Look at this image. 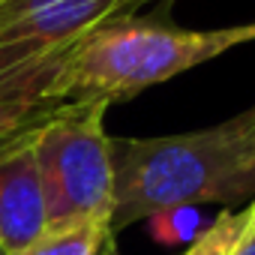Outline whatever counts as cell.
I'll use <instances>...</instances> for the list:
<instances>
[{
	"mask_svg": "<svg viewBox=\"0 0 255 255\" xmlns=\"http://www.w3.org/2000/svg\"><path fill=\"white\" fill-rule=\"evenodd\" d=\"M114 210L120 234L192 204H243L255 198V108L198 132L111 138Z\"/></svg>",
	"mask_w": 255,
	"mask_h": 255,
	"instance_id": "obj_1",
	"label": "cell"
},
{
	"mask_svg": "<svg viewBox=\"0 0 255 255\" xmlns=\"http://www.w3.org/2000/svg\"><path fill=\"white\" fill-rule=\"evenodd\" d=\"M246 42H255V21L186 30L168 18L126 15L96 27L72 48L48 81L42 105H117Z\"/></svg>",
	"mask_w": 255,
	"mask_h": 255,
	"instance_id": "obj_2",
	"label": "cell"
},
{
	"mask_svg": "<svg viewBox=\"0 0 255 255\" xmlns=\"http://www.w3.org/2000/svg\"><path fill=\"white\" fill-rule=\"evenodd\" d=\"M105 102L60 105L33 135L48 225L111 219L114 165Z\"/></svg>",
	"mask_w": 255,
	"mask_h": 255,
	"instance_id": "obj_3",
	"label": "cell"
},
{
	"mask_svg": "<svg viewBox=\"0 0 255 255\" xmlns=\"http://www.w3.org/2000/svg\"><path fill=\"white\" fill-rule=\"evenodd\" d=\"M33 135L0 153V249L6 255L24 249L48 228Z\"/></svg>",
	"mask_w": 255,
	"mask_h": 255,
	"instance_id": "obj_4",
	"label": "cell"
},
{
	"mask_svg": "<svg viewBox=\"0 0 255 255\" xmlns=\"http://www.w3.org/2000/svg\"><path fill=\"white\" fill-rule=\"evenodd\" d=\"M12 255H117V234L111 231V219L48 225L33 243Z\"/></svg>",
	"mask_w": 255,
	"mask_h": 255,
	"instance_id": "obj_5",
	"label": "cell"
},
{
	"mask_svg": "<svg viewBox=\"0 0 255 255\" xmlns=\"http://www.w3.org/2000/svg\"><path fill=\"white\" fill-rule=\"evenodd\" d=\"M246 234H249V204L237 213L231 210L219 213L210 222V228H204L183 249V255H234Z\"/></svg>",
	"mask_w": 255,
	"mask_h": 255,
	"instance_id": "obj_6",
	"label": "cell"
},
{
	"mask_svg": "<svg viewBox=\"0 0 255 255\" xmlns=\"http://www.w3.org/2000/svg\"><path fill=\"white\" fill-rule=\"evenodd\" d=\"M60 105H24V102H6L0 99V138L33 132L57 111Z\"/></svg>",
	"mask_w": 255,
	"mask_h": 255,
	"instance_id": "obj_7",
	"label": "cell"
},
{
	"mask_svg": "<svg viewBox=\"0 0 255 255\" xmlns=\"http://www.w3.org/2000/svg\"><path fill=\"white\" fill-rule=\"evenodd\" d=\"M33 132H36V129H33ZM27 135H30V132H21V135H6V138H0V153H6V150H12V147H15L18 141H24Z\"/></svg>",
	"mask_w": 255,
	"mask_h": 255,
	"instance_id": "obj_8",
	"label": "cell"
},
{
	"mask_svg": "<svg viewBox=\"0 0 255 255\" xmlns=\"http://www.w3.org/2000/svg\"><path fill=\"white\" fill-rule=\"evenodd\" d=\"M234 255H255V234H252V231L243 237V243H240V249H237Z\"/></svg>",
	"mask_w": 255,
	"mask_h": 255,
	"instance_id": "obj_9",
	"label": "cell"
},
{
	"mask_svg": "<svg viewBox=\"0 0 255 255\" xmlns=\"http://www.w3.org/2000/svg\"><path fill=\"white\" fill-rule=\"evenodd\" d=\"M249 231L255 234V198L249 201Z\"/></svg>",
	"mask_w": 255,
	"mask_h": 255,
	"instance_id": "obj_10",
	"label": "cell"
},
{
	"mask_svg": "<svg viewBox=\"0 0 255 255\" xmlns=\"http://www.w3.org/2000/svg\"><path fill=\"white\" fill-rule=\"evenodd\" d=\"M0 255H6V252H3V249H0Z\"/></svg>",
	"mask_w": 255,
	"mask_h": 255,
	"instance_id": "obj_11",
	"label": "cell"
}]
</instances>
